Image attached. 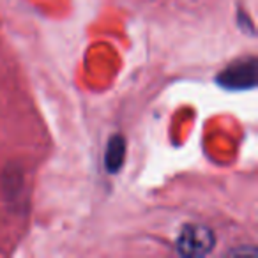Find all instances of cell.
<instances>
[{"mask_svg":"<svg viewBox=\"0 0 258 258\" xmlns=\"http://www.w3.org/2000/svg\"><path fill=\"white\" fill-rule=\"evenodd\" d=\"M216 244L214 233L205 226H187L177 239V249L186 256H204Z\"/></svg>","mask_w":258,"mask_h":258,"instance_id":"cell-1","label":"cell"}]
</instances>
